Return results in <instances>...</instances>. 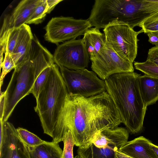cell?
<instances>
[{"mask_svg": "<svg viewBox=\"0 0 158 158\" xmlns=\"http://www.w3.org/2000/svg\"><path fill=\"white\" fill-rule=\"evenodd\" d=\"M83 35V42L90 59L94 58L104 46L106 42L105 36L95 27L90 28Z\"/></svg>", "mask_w": 158, "mask_h": 158, "instance_id": "obj_16", "label": "cell"}, {"mask_svg": "<svg viewBox=\"0 0 158 158\" xmlns=\"http://www.w3.org/2000/svg\"><path fill=\"white\" fill-rule=\"evenodd\" d=\"M33 38L30 27L27 24H23L20 27L17 44L14 51L11 55L16 67L28 55Z\"/></svg>", "mask_w": 158, "mask_h": 158, "instance_id": "obj_14", "label": "cell"}, {"mask_svg": "<svg viewBox=\"0 0 158 158\" xmlns=\"http://www.w3.org/2000/svg\"><path fill=\"white\" fill-rule=\"evenodd\" d=\"M118 149L111 145L99 148L91 143L84 147H79L77 154L81 158H114L115 152Z\"/></svg>", "mask_w": 158, "mask_h": 158, "instance_id": "obj_18", "label": "cell"}, {"mask_svg": "<svg viewBox=\"0 0 158 158\" xmlns=\"http://www.w3.org/2000/svg\"><path fill=\"white\" fill-rule=\"evenodd\" d=\"M30 158H62L63 150L58 143H45L33 147H27Z\"/></svg>", "mask_w": 158, "mask_h": 158, "instance_id": "obj_17", "label": "cell"}, {"mask_svg": "<svg viewBox=\"0 0 158 158\" xmlns=\"http://www.w3.org/2000/svg\"><path fill=\"white\" fill-rule=\"evenodd\" d=\"M59 68L68 94L87 98L106 91L105 81L98 78L94 71Z\"/></svg>", "mask_w": 158, "mask_h": 158, "instance_id": "obj_6", "label": "cell"}, {"mask_svg": "<svg viewBox=\"0 0 158 158\" xmlns=\"http://www.w3.org/2000/svg\"><path fill=\"white\" fill-rule=\"evenodd\" d=\"M151 142L140 136L127 142L118 150L132 158H158L151 148Z\"/></svg>", "mask_w": 158, "mask_h": 158, "instance_id": "obj_13", "label": "cell"}, {"mask_svg": "<svg viewBox=\"0 0 158 158\" xmlns=\"http://www.w3.org/2000/svg\"><path fill=\"white\" fill-rule=\"evenodd\" d=\"M128 136L129 131L125 128L118 127L114 128H108L98 132L91 143L99 148L111 145L119 149L127 142Z\"/></svg>", "mask_w": 158, "mask_h": 158, "instance_id": "obj_12", "label": "cell"}, {"mask_svg": "<svg viewBox=\"0 0 158 158\" xmlns=\"http://www.w3.org/2000/svg\"><path fill=\"white\" fill-rule=\"evenodd\" d=\"M4 136V122L2 119H0V144L3 140Z\"/></svg>", "mask_w": 158, "mask_h": 158, "instance_id": "obj_32", "label": "cell"}, {"mask_svg": "<svg viewBox=\"0 0 158 158\" xmlns=\"http://www.w3.org/2000/svg\"><path fill=\"white\" fill-rule=\"evenodd\" d=\"M0 158H30L27 147L14 125L4 122V136L0 144Z\"/></svg>", "mask_w": 158, "mask_h": 158, "instance_id": "obj_11", "label": "cell"}, {"mask_svg": "<svg viewBox=\"0 0 158 158\" xmlns=\"http://www.w3.org/2000/svg\"><path fill=\"white\" fill-rule=\"evenodd\" d=\"M91 61V68L101 79L118 73L134 72L133 63L118 55L107 42Z\"/></svg>", "mask_w": 158, "mask_h": 158, "instance_id": "obj_8", "label": "cell"}, {"mask_svg": "<svg viewBox=\"0 0 158 158\" xmlns=\"http://www.w3.org/2000/svg\"><path fill=\"white\" fill-rule=\"evenodd\" d=\"M54 63L72 70L85 69L89 62V56L82 39H73L59 45L54 55Z\"/></svg>", "mask_w": 158, "mask_h": 158, "instance_id": "obj_9", "label": "cell"}, {"mask_svg": "<svg viewBox=\"0 0 158 158\" xmlns=\"http://www.w3.org/2000/svg\"><path fill=\"white\" fill-rule=\"evenodd\" d=\"M106 41L120 56L133 63L137 53L138 34L128 24L114 21L103 29Z\"/></svg>", "mask_w": 158, "mask_h": 158, "instance_id": "obj_5", "label": "cell"}, {"mask_svg": "<svg viewBox=\"0 0 158 158\" xmlns=\"http://www.w3.org/2000/svg\"><path fill=\"white\" fill-rule=\"evenodd\" d=\"M68 94L59 68L54 63L40 92L34 107L44 133L52 138Z\"/></svg>", "mask_w": 158, "mask_h": 158, "instance_id": "obj_4", "label": "cell"}, {"mask_svg": "<svg viewBox=\"0 0 158 158\" xmlns=\"http://www.w3.org/2000/svg\"><path fill=\"white\" fill-rule=\"evenodd\" d=\"M114 158H132L120 151L118 149L115 152Z\"/></svg>", "mask_w": 158, "mask_h": 158, "instance_id": "obj_31", "label": "cell"}, {"mask_svg": "<svg viewBox=\"0 0 158 158\" xmlns=\"http://www.w3.org/2000/svg\"><path fill=\"white\" fill-rule=\"evenodd\" d=\"M150 145L151 148L154 151L158 158V146L153 144L152 143H151Z\"/></svg>", "mask_w": 158, "mask_h": 158, "instance_id": "obj_33", "label": "cell"}, {"mask_svg": "<svg viewBox=\"0 0 158 158\" xmlns=\"http://www.w3.org/2000/svg\"><path fill=\"white\" fill-rule=\"evenodd\" d=\"M92 27L88 19H76L73 17H53L45 27L44 38L46 41L55 44L75 39L84 35Z\"/></svg>", "mask_w": 158, "mask_h": 158, "instance_id": "obj_7", "label": "cell"}, {"mask_svg": "<svg viewBox=\"0 0 158 158\" xmlns=\"http://www.w3.org/2000/svg\"><path fill=\"white\" fill-rule=\"evenodd\" d=\"M5 93L4 91L0 93V119H2L3 111L4 104Z\"/></svg>", "mask_w": 158, "mask_h": 158, "instance_id": "obj_30", "label": "cell"}, {"mask_svg": "<svg viewBox=\"0 0 158 158\" xmlns=\"http://www.w3.org/2000/svg\"><path fill=\"white\" fill-rule=\"evenodd\" d=\"M52 65L44 69L38 75L35 82L31 93L33 94L36 100L48 78Z\"/></svg>", "mask_w": 158, "mask_h": 158, "instance_id": "obj_21", "label": "cell"}, {"mask_svg": "<svg viewBox=\"0 0 158 158\" xmlns=\"http://www.w3.org/2000/svg\"><path fill=\"white\" fill-rule=\"evenodd\" d=\"M20 28L9 31L6 44V52L12 55L15 49L19 35Z\"/></svg>", "mask_w": 158, "mask_h": 158, "instance_id": "obj_26", "label": "cell"}, {"mask_svg": "<svg viewBox=\"0 0 158 158\" xmlns=\"http://www.w3.org/2000/svg\"><path fill=\"white\" fill-rule=\"evenodd\" d=\"M122 123L119 113L106 91L85 98L68 94L54 130L52 141H62L72 133L75 145L84 147L102 129L118 127Z\"/></svg>", "mask_w": 158, "mask_h": 158, "instance_id": "obj_1", "label": "cell"}, {"mask_svg": "<svg viewBox=\"0 0 158 158\" xmlns=\"http://www.w3.org/2000/svg\"><path fill=\"white\" fill-rule=\"evenodd\" d=\"M64 148L62 158H74L73 157V147L75 143L73 135L68 130L65 134L63 141Z\"/></svg>", "mask_w": 158, "mask_h": 158, "instance_id": "obj_23", "label": "cell"}, {"mask_svg": "<svg viewBox=\"0 0 158 158\" xmlns=\"http://www.w3.org/2000/svg\"><path fill=\"white\" fill-rule=\"evenodd\" d=\"M1 69L2 71L0 77V88L3 84V80L6 75L12 69L16 67L15 64L11 55L6 52L2 63L0 64Z\"/></svg>", "mask_w": 158, "mask_h": 158, "instance_id": "obj_25", "label": "cell"}, {"mask_svg": "<svg viewBox=\"0 0 158 158\" xmlns=\"http://www.w3.org/2000/svg\"><path fill=\"white\" fill-rule=\"evenodd\" d=\"M146 33L149 37L148 42L156 46H158V31H149Z\"/></svg>", "mask_w": 158, "mask_h": 158, "instance_id": "obj_28", "label": "cell"}, {"mask_svg": "<svg viewBox=\"0 0 158 158\" xmlns=\"http://www.w3.org/2000/svg\"><path fill=\"white\" fill-rule=\"evenodd\" d=\"M48 13L46 0H40L30 17L26 24H38L44 20Z\"/></svg>", "mask_w": 158, "mask_h": 158, "instance_id": "obj_19", "label": "cell"}, {"mask_svg": "<svg viewBox=\"0 0 158 158\" xmlns=\"http://www.w3.org/2000/svg\"><path fill=\"white\" fill-rule=\"evenodd\" d=\"M146 60L158 66V46H155L149 50Z\"/></svg>", "mask_w": 158, "mask_h": 158, "instance_id": "obj_27", "label": "cell"}, {"mask_svg": "<svg viewBox=\"0 0 158 158\" xmlns=\"http://www.w3.org/2000/svg\"><path fill=\"white\" fill-rule=\"evenodd\" d=\"M135 68L143 73L144 74L158 77V66L148 61L143 62H135Z\"/></svg>", "mask_w": 158, "mask_h": 158, "instance_id": "obj_22", "label": "cell"}, {"mask_svg": "<svg viewBox=\"0 0 158 158\" xmlns=\"http://www.w3.org/2000/svg\"><path fill=\"white\" fill-rule=\"evenodd\" d=\"M16 130L19 137L27 147H35L46 142L25 129L19 127Z\"/></svg>", "mask_w": 158, "mask_h": 158, "instance_id": "obj_20", "label": "cell"}, {"mask_svg": "<svg viewBox=\"0 0 158 158\" xmlns=\"http://www.w3.org/2000/svg\"></svg>", "mask_w": 158, "mask_h": 158, "instance_id": "obj_34", "label": "cell"}, {"mask_svg": "<svg viewBox=\"0 0 158 158\" xmlns=\"http://www.w3.org/2000/svg\"><path fill=\"white\" fill-rule=\"evenodd\" d=\"M140 94L147 106L153 105L158 100V77L144 74L138 78Z\"/></svg>", "mask_w": 158, "mask_h": 158, "instance_id": "obj_15", "label": "cell"}, {"mask_svg": "<svg viewBox=\"0 0 158 158\" xmlns=\"http://www.w3.org/2000/svg\"><path fill=\"white\" fill-rule=\"evenodd\" d=\"M54 63L53 55L34 36L28 55L14 69L4 91L3 122L7 121L19 102L31 93L40 73Z\"/></svg>", "mask_w": 158, "mask_h": 158, "instance_id": "obj_2", "label": "cell"}, {"mask_svg": "<svg viewBox=\"0 0 158 158\" xmlns=\"http://www.w3.org/2000/svg\"><path fill=\"white\" fill-rule=\"evenodd\" d=\"M40 0H23L15 7L13 12L3 19L0 33V44L6 42L8 32L20 28L26 24Z\"/></svg>", "mask_w": 158, "mask_h": 158, "instance_id": "obj_10", "label": "cell"}, {"mask_svg": "<svg viewBox=\"0 0 158 158\" xmlns=\"http://www.w3.org/2000/svg\"><path fill=\"white\" fill-rule=\"evenodd\" d=\"M62 0H46L48 9V13H49L55 6Z\"/></svg>", "mask_w": 158, "mask_h": 158, "instance_id": "obj_29", "label": "cell"}, {"mask_svg": "<svg viewBox=\"0 0 158 158\" xmlns=\"http://www.w3.org/2000/svg\"><path fill=\"white\" fill-rule=\"evenodd\" d=\"M143 32L158 31V11L147 18L139 25Z\"/></svg>", "mask_w": 158, "mask_h": 158, "instance_id": "obj_24", "label": "cell"}, {"mask_svg": "<svg viewBox=\"0 0 158 158\" xmlns=\"http://www.w3.org/2000/svg\"><path fill=\"white\" fill-rule=\"evenodd\" d=\"M140 75L134 72L118 73L104 80L106 91L117 109L122 123L133 134L142 130L147 109L139 88L138 78Z\"/></svg>", "mask_w": 158, "mask_h": 158, "instance_id": "obj_3", "label": "cell"}]
</instances>
